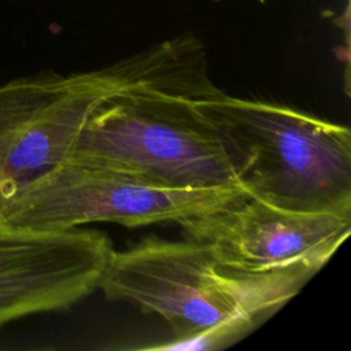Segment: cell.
Masks as SVG:
<instances>
[{"mask_svg":"<svg viewBox=\"0 0 351 351\" xmlns=\"http://www.w3.org/2000/svg\"><path fill=\"white\" fill-rule=\"evenodd\" d=\"M184 239L206 244L215 259L240 271L293 265L321 269L351 232V215L296 211L255 197L178 223Z\"/></svg>","mask_w":351,"mask_h":351,"instance_id":"5b68a950","label":"cell"},{"mask_svg":"<svg viewBox=\"0 0 351 351\" xmlns=\"http://www.w3.org/2000/svg\"><path fill=\"white\" fill-rule=\"evenodd\" d=\"M69 74L0 84V215L37 177L66 160L78 126L64 107Z\"/></svg>","mask_w":351,"mask_h":351,"instance_id":"52a82bcc","label":"cell"},{"mask_svg":"<svg viewBox=\"0 0 351 351\" xmlns=\"http://www.w3.org/2000/svg\"><path fill=\"white\" fill-rule=\"evenodd\" d=\"M319 270L293 265L240 271L219 263L203 243L147 236L114 250L99 289L106 300L160 315L182 347L214 348L245 336Z\"/></svg>","mask_w":351,"mask_h":351,"instance_id":"6da1fadb","label":"cell"},{"mask_svg":"<svg viewBox=\"0 0 351 351\" xmlns=\"http://www.w3.org/2000/svg\"><path fill=\"white\" fill-rule=\"evenodd\" d=\"M66 160L110 167L163 188L243 191L234 156L211 119L195 100L156 89L121 93L97 106Z\"/></svg>","mask_w":351,"mask_h":351,"instance_id":"3957f363","label":"cell"},{"mask_svg":"<svg viewBox=\"0 0 351 351\" xmlns=\"http://www.w3.org/2000/svg\"><path fill=\"white\" fill-rule=\"evenodd\" d=\"M114 252L95 229L33 232L0 228V329L67 310L92 295Z\"/></svg>","mask_w":351,"mask_h":351,"instance_id":"8992f818","label":"cell"},{"mask_svg":"<svg viewBox=\"0 0 351 351\" xmlns=\"http://www.w3.org/2000/svg\"><path fill=\"white\" fill-rule=\"evenodd\" d=\"M244 197L248 196L239 188L171 189L110 167L64 160L3 210L0 228L63 232L95 222L126 228L180 223Z\"/></svg>","mask_w":351,"mask_h":351,"instance_id":"277c9868","label":"cell"},{"mask_svg":"<svg viewBox=\"0 0 351 351\" xmlns=\"http://www.w3.org/2000/svg\"><path fill=\"white\" fill-rule=\"evenodd\" d=\"M228 141L247 196L351 215V132L288 106L222 90L195 101Z\"/></svg>","mask_w":351,"mask_h":351,"instance_id":"7a4b0ae2","label":"cell"}]
</instances>
